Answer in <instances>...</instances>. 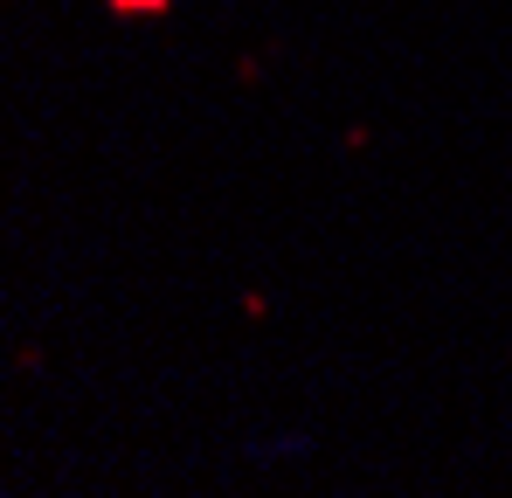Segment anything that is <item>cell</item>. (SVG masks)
<instances>
[{
  "instance_id": "cell-3",
  "label": "cell",
  "mask_w": 512,
  "mask_h": 498,
  "mask_svg": "<svg viewBox=\"0 0 512 498\" xmlns=\"http://www.w3.org/2000/svg\"><path fill=\"white\" fill-rule=\"evenodd\" d=\"M374 139H381V125H374V118H346V125H340V153H346V160L374 153Z\"/></svg>"
},
{
  "instance_id": "cell-2",
  "label": "cell",
  "mask_w": 512,
  "mask_h": 498,
  "mask_svg": "<svg viewBox=\"0 0 512 498\" xmlns=\"http://www.w3.org/2000/svg\"><path fill=\"white\" fill-rule=\"evenodd\" d=\"M270 63H277V49H236V63H229L236 90H263L270 83Z\"/></svg>"
},
{
  "instance_id": "cell-4",
  "label": "cell",
  "mask_w": 512,
  "mask_h": 498,
  "mask_svg": "<svg viewBox=\"0 0 512 498\" xmlns=\"http://www.w3.org/2000/svg\"><path fill=\"white\" fill-rule=\"evenodd\" d=\"M236 319H243V326H263V319H270V291H263V284H243V291H236Z\"/></svg>"
},
{
  "instance_id": "cell-5",
  "label": "cell",
  "mask_w": 512,
  "mask_h": 498,
  "mask_svg": "<svg viewBox=\"0 0 512 498\" xmlns=\"http://www.w3.org/2000/svg\"><path fill=\"white\" fill-rule=\"evenodd\" d=\"M42 367H49V346H42V339L14 346V374H42Z\"/></svg>"
},
{
  "instance_id": "cell-1",
  "label": "cell",
  "mask_w": 512,
  "mask_h": 498,
  "mask_svg": "<svg viewBox=\"0 0 512 498\" xmlns=\"http://www.w3.org/2000/svg\"><path fill=\"white\" fill-rule=\"evenodd\" d=\"M97 7L118 28H160V21H173V0H97Z\"/></svg>"
}]
</instances>
